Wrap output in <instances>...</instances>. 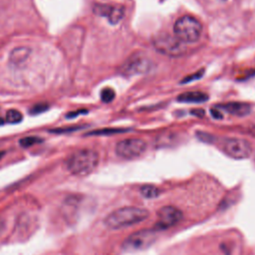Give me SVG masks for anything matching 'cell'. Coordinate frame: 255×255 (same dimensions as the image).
I'll use <instances>...</instances> for the list:
<instances>
[{
    "label": "cell",
    "instance_id": "6da1fadb",
    "mask_svg": "<svg viewBox=\"0 0 255 255\" xmlns=\"http://www.w3.org/2000/svg\"><path fill=\"white\" fill-rule=\"evenodd\" d=\"M148 211L139 207H123L110 213L104 220L109 229H121L134 225L146 219Z\"/></svg>",
    "mask_w": 255,
    "mask_h": 255
},
{
    "label": "cell",
    "instance_id": "7a4b0ae2",
    "mask_svg": "<svg viewBox=\"0 0 255 255\" xmlns=\"http://www.w3.org/2000/svg\"><path fill=\"white\" fill-rule=\"evenodd\" d=\"M99 154L93 149L75 151L67 160V168L74 175H88L98 166Z\"/></svg>",
    "mask_w": 255,
    "mask_h": 255
},
{
    "label": "cell",
    "instance_id": "3957f363",
    "mask_svg": "<svg viewBox=\"0 0 255 255\" xmlns=\"http://www.w3.org/2000/svg\"><path fill=\"white\" fill-rule=\"evenodd\" d=\"M201 33V23L190 15H184L178 18L173 25V35L184 44L198 41Z\"/></svg>",
    "mask_w": 255,
    "mask_h": 255
},
{
    "label": "cell",
    "instance_id": "277c9868",
    "mask_svg": "<svg viewBox=\"0 0 255 255\" xmlns=\"http://www.w3.org/2000/svg\"><path fill=\"white\" fill-rule=\"evenodd\" d=\"M153 47L161 54L176 57L180 56L185 51L184 43L178 40L174 35H169L167 33H161L154 37Z\"/></svg>",
    "mask_w": 255,
    "mask_h": 255
},
{
    "label": "cell",
    "instance_id": "5b68a950",
    "mask_svg": "<svg viewBox=\"0 0 255 255\" xmlns=\"http://www.w3.org/2000/svg\"><path fill=\"white\" fill-rule=\"evenodd\" d=\"M151 68V61L142 53H135L129 56L121 67V71L126 76H134L147 73Z\"/></svg>",
    "mask_w": 255,
    "mask_h": 255
},
{
    "label": "cell",
    "instance_id": "8992f818",
    "mask_svg": "<svg viewBox=\"0 0 255 255\" xmlns=\"http://www.w3.org/2000/svg\"><path fill=\"white\" fill-rule=\"evenodd\" d=\"M146 149V143L140 138H127L117 143L116 152L119 156L131 159L141 155Z\"/></svg>",
    "mask_w": 255,
    "mask_h": 255
},
{
    "label": "cell",
    "instance_id": "52a82bcc",
    "mask_svg": "<svg viewBox=\"0 0 255 255\" xmlns=\"http://www.w3.org/2000/svg\"><path fill=\"white\" fill-rule=\"evenodd\" d=\"M223 151L235 159H243L251 154V144L242 138H227L222 144Z\"/></svg>",
    "mask_w": 255,
    "mask_h": 255
},
{
    "label": "cell",
    "instance_id": "ba28073f",
    "mask_svg": "<svg viewBox=\"0 0 255 255\" xmlns=\"http://www.w3.org/2000/svg\"><path fill=\"white\" fill-rule=\"evenodd\" d=\"M155 240L154 230H141L133 233L126 240L124 248L128 251L141 250L150 246Z\"/></svg>",
    "mask_w": 255,
    "mask_h": 255
},
{
    "label": "cell",
    "instance_id": "9c48e42d",
    "mask_svg": "<svg viewBox=\"0 0 255 255\" xmlns=\"http://www.w3.org/2000/svg\"><path fill=\"white\" fill-rule=\"evenodd\" d=\"M182 213L179 209L173 206H164L159 209L157 213V224L156 227L159 229L168 228L178 221H180Z\"/></svg>",
    "mask_w": 255,
    "mask_h": 255
},
{
    "label": "cell",
    "instance_id": "30bf717a",
    "mask_svg": "<svg viewBox=\"0 0 255 255\" xmlns=\"http://www.w3.org/2000/svg\"><path fill=\"white\" fill-rule=\"evenodd\" d=\"M94 12L97 15L107 18L113 25L118 24L124 17V8L119 5L97 4L94 7Z\"/></svg>",
    "mask_w": 255,
    "mask_h": 255
},
{
    "label": "cell",
    "instance_id": "8fae6325",
    "mask_svg": "<svg viewBox=\"0 0 255 255\" xmlns=\"http://www.w3.org/2000/svg\"><path fill=\"white\" fill-rule=\"evenodd\" d=\"M218 109H222L226 111L227 113L237 116V117H244L248 115L251 111V108L246 103H238V102H232L227 103L224 105H221L218 107Z\"/></svg>",
    "mask_w": 255,
    "mask_h": 255
},
{
    "label": "cell",
    "instance_id": "7c38bea8",
    "mask_svg": "<svg viewBox=\"0 0 255 255\" xmlns=\"http://www.w3.org/2000/svg\"><path fill=\"white\" fill-rule=\"evenodd\" d=\"M208 100V95L199 91H189L180 94L177 97V101L180 103H188V104H199L206 102Z\"/></svg>",
    "mask_w": 255,
    "mask_h": 255
},
{
    "label": "cell",
    "instance_id": "4fadbf2b",
    "mask_svg": "<svg viewBox=\"0 0 255 255\" xmlns=\"http://www.w3.org/2000/svg\"><path fill=\"white\" fill-rule=\"evenodd\" d=\"M30 49L27 47H18L14 49L10 54V62L14 65H20L24 63L30 55Z\"/></svg>",
    "mask_w": 255,
    "mask_h": 255
},
{
    "label": "cell",
    "instance_id": "5bb4252c",
    "mask_svg": "<svg viewBox=\"0 0 255 255\" xmlns=\"http://www.w3.org/2000/svg\"><path fill=\"white\" fill-rule=\"evenodd\" d=\"M22 120H23V116L17 110H9L6 114V122L9 124H18Z\"/></svg>",
    "mask_w": 255,
    "mask_h": 255
},
{
    "label": "cell",
    "instance_id": "9a60e30c",
    "mask_svg": "<svg viewBox=\"0 0 255 255\" xmlns=\"http://www.w3.org/2000/svg\"><path fill=\"white\" fill-rule=\"evenodd\" d=\"M141 194L145 197V198H154L158 195L159 190L152 185H144L141 187L140 189Z\"/></svg>",
    "mask_w": 255,
    "mask_h": 255
},
{
    "label": "cell",
    "instance_id": "2e32d148",
    "mask_svg": "<svg viewBox=\"0 0 255 255\" xmlns=\"http://www.w3.org/2000/svg\"><path fill=\"white\" fill-rule=\"evenodd\" d=\"M127 129L125 128H104L99 130H94L89 133V135H108V134H114V133H121L125 132Z\"/></svg>",
    "mask_w": 255,
    "mask_h": 255
},
{
    "label": "cell",
    "instance_id": "e0dca14e",
    "mask_svg": "<svg viewBox=\"0 0 255 255\" xmlns=\"http://www.w3.org/2000/svg\"><path fill=\"white\" fill-rule=\"evenodd\" d=\"M42 141H43V139L41 137H38V136H27V137H24V138L20 139V145L23 146V147H29V146H32L34 144L40 143Z\"/></svg>",
    "mask_w": 255,
    "mask_h": 255
},
{
    "label": "cell",
    "instance_id": "ac0fdd59",
    "mask_svg": "<svg viewBox=\"0 0 255 255\" xmlns=\"http://www.w3.org/2000/svg\"><path fill=\"white\" fill-rule=\"evenodd\" d=\"M116 97V93L112 88H105L101 92V99L104 103L112 102Z\"/></svg>",
    "mask_w": 255,
    "mask_h": 255
},
{
    "label": "cell",
    "instance_id": "d6986e66",
    "mask_svg": "<svg viewBox=\"0 0 255 255\" xmlns=\"http://www.w3.org/2000/svg\"><path fill=\"white\" fill-rule=\"evenodd\" d=\"M204 74V70H200L198 72H196L195 74H192V75H189V76H186L182 81H181V84H185V83H188V82H191V81H194V80H197V79H200Z\"/></svg>",
    "mask_w": 255,
    "mask_h": 255
},
{
    "label": "cell",
    "instance_id": "ffe728a7",
    "mask_svg": "<svg viewBox=\"0 0 255 255\" xmlns=\"http://www.w3.org/2000/svg\"><path fill=\"white\" fill-rule=\"evenodd\" d=\"M47 109H48V105H46V104H38V105L34 106V107L31 109L30 114L38 115V114H40V113L45 112Z\"/></svg>",
    "mask_w": 255,
    "mask_h": 255
},
{
    "label": "cell",
    "instance_id": "44dd1931",
    "mask_svg": "<svg viewBox=\"0 0 255 255\" xmlns=\"http://www.w3.org/2000/svg\"><path fill=\"white\" fill-rule=\"evenodd\" d=\"M210 114L211 116L214 118V119H222V115L221 113L219 112V109L216 108V109H211L210 110Z\"/></svg>",
    "mask_w": 255,
    "mask_h": 255
},
{
    "label": "cell",
    "instance_id": "7402d4cb",
    "mask_svg": "<svg viewBox=\"0 0 255 255\" xmlns=\"http://www.w3.org/2000/svg\"><path fill=\"white\" fill-rule=\"evenodd\" d=\"M81 113H86V111H78V112H76V113H70V114H68V115H67V118L77 117L76 115H78V114H81Z\"/></svg>",
    "mask_w": 255,
    "mask_h": 255
},
{
    "label": "cell",
    "instance_id": "603a6c76",
    "mask_svg": "<svg viewBox=\"0 0 255 255\" xmlns=\"http://www.w3.org/2000/svg\"><path fill=\"white\" fill-rule=\"evenodd\" d=\"M2 155H3V152H0V158L2 157Z\"/></svg>",
    "mask_w": 255,
    "mask_h": 255
}]
</instances>
